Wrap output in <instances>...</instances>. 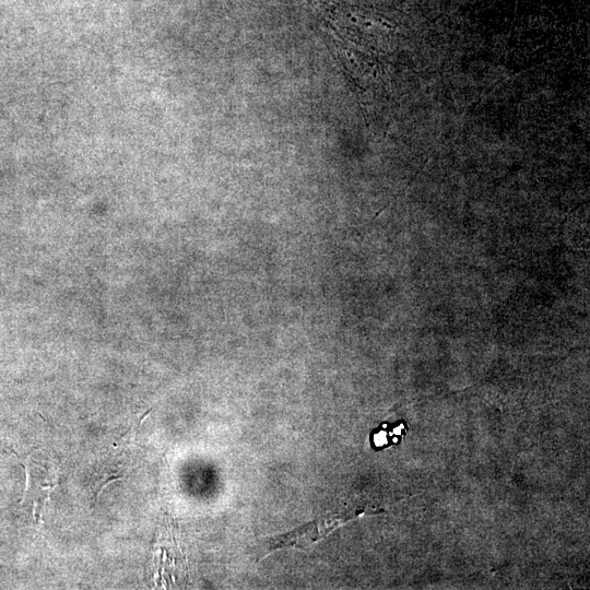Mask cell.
Segmentation results:
<instances>
[{"instance_id":"obj_3","label":"cell","mask_w":590,"mask_h":590,"mask_svg":"<svg viewBox=\"0 0 590 590\" xmlns=\"http://www.w3.org/2000/svg\"><path fill=\"white\" fill-rule=\"evenodd\" d=\"M152 411V409H149L141 417H140V423L139 425L142 424L143 420L145 418V416Z\"/></svg>"},{"instance_id":"obj_2","label":"cell","mask_w":590,"mask_h":590,"mask_svg":"<svg viewBox=\"0 0 590 590\" xmlns=\"http://www.w3.org/2000/svg\"><path fill=\"white\" fill-rule=\"evenodd\" d=\"M121 479H122L121 476H113V477L108 479L107 482L99 488V491H98V493H97L95 499H97V498L99 497V495H101V493L103 492V489H104L107 485H109V483H111V482H114V481H116V480H121Z\"/></svg>"},{"instance_id":"obj_1","label":"cell","mask_w":590,"mask_h":590,"mask_svg":"<svg viewBox=\"0 0 590 590\" xmlns=\"http://www.w3.org/2000/svg\"><path fill=\"white\" fill-rule=\"evenodd\" d=\"M346 520H349V518L339 514L319 518L292 532L270 538L268 540V550L274 551L282 547L305 548L323 539L340 526V523H343Z\"/></svg>"}]
</instances>
